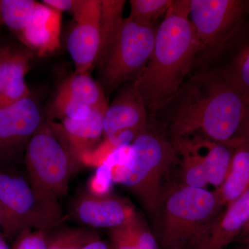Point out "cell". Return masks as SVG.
<instances>
[{
	"label": "cell",
	"mask_w": 249,
	"mask_h": 249,
	"mask_svg": "<svg viewBox=\"0 0 249 249\" xmlns=\"http://www.w3.org/2000/svg\"><path fill=\"white\" fill-rule=\"evenodd\" d=\"M174 0H131L128 17L147 25H155L160 18H164Z\"/></svg>",
	"instance_id": "cell-24"
},
{
	"label": "cell",
	"mask_w": 249,
	"mask_h": 249,
	"mask_svg": "<svg viewBox=\"0 0 249 249\" xmlns=\"http://www.w3.org/2000/svg\"><path fill=\"white\" fill-rule=\"evenodd\" d=\"M55 111L62 121L65 119L81 121L89 117L92 108L73 97L65 88L60 87L55 99Z\"/></svg>",
	"instance_id": "cell-25"
},
{
	"label": "cell",
	"mask_w": 249,
	"mask_h": 249,
	"mask_svg": "<svg viewBox=\"0 0 249 249\" xmlns=\"http://www.w3.org/2000/svg\"><path fill=\"white\" fill-rule=\"evenodd\" d=\"M24 160L45 231L53 230L65 219L60 201L66 196L71 176L81 162L58 126L47 122L31 139Z\"/></svg>",
	"instance_id": "cell-3"
},
{
	"label": "cell",
	"mask_w": 249,
	"mask_h": 249,
	"mask_svg": "<svg viewBox=\"0 0 249 249\" xmlns=\"http://www.w3.org/2000/svg\"><path fill=\"white\" fill-rule=\"evenodd\" d=\"M107 109H93L89 117L81 121L62 120L58 125L72 152L82 163L85 156L103 134V118Z\"/></svg>",
	"instance_id": "cell-16"
},
{
	"label": "cell",
	"mask_w": 249,
	"mask_h": 249,
	"mask_svg": "<svg viewBox=\"0 0 249 249\" xmlns=\"http://www.w3.org/2000/svg\"><path fill=\"white\" fill-rule=\"evenodd\" d=\"M166 109L170 138L199 136L234 148L249 139V100L215 70L190 76Z\"/></svg>",
	"instance_id": "cell-1"
},
{
	"label": "cell",
	"mask_w": 249,
	"mask_h": 249,
	"mask_svg": "<svg viewBox=\"0 0 249 249\" xmlns=\"http://www.w3.org/2000/svg\"><path fill=\"white\" fill-rule=\"evenodd\" d=\"M8 249V247H6V245H4V247H2V249Z\"/></svg>",
	"instance_id": "cell-35"
},
{
	"label": "cell",
	"mask_w": 249,
	"mask_h": 249,
	"mask_svg": "<svg viewBox=\"0 0 249 249\" xmlns=\"http://www.w3.org/2000/svg\"><path fill=\"white\" fill-rule=\"evenodd\" d=\"M43 123L30 97L0 109V169L19 168L29 142Z\"/></svg>",
	"instance_id": "cell-9"
},
{
	"label": "cell",
	"mask_w": 249,
	"mask_h": 249,
	"mask_svg": "<svg viewBox=\"0 0 249 249\" xmlns=\"http://www.w3.org/2000/svg\"><path fill=\"white\" fill-rule=\"evenodd\" d=\"M37 1L0 0V22L20 36L30 22Z\"/></svg>",
	"instance_id": "cell-21"
},
{
	"label": "cell",
	"mask_w": 249,
	"mask_h": 249,
	"mask_svg": "<svg viewBox=\"0 0 249 249\" xmlns=\"http://www.w3.org/2000/svg\"><path fill=\"white\" fill-rule=\"evenodd\" d=\"M109 237L111 249H139L127 224L109 229Z\"/></svg>",
	"instance_id": "cell-27"
},
{
	"label": "cell",
	"mask_w": 249,
	"mask_h": 249,
	"mask_svg": "<svg viewBox=\"0 0 249 249\" xmlns=\"http://www.w3.org/2000/svg\"><path fill=\"white\" fill-rule=\"evenodd\" d=\"M4 245L5 243L4 240H3L2 237L0 235V249H2V247H4Z\"/></svg>",
	"instance_id": "cell-33"
},
{
	"label": "cell",
	"mask_w": 249,
	"mask_h": 249,
	"mask_svg": "<svg viewBox=\"0 0 249 249\" xmlns=\"http://www.w3.org/2000/svg\"><path fill=\"white\" fill-rule=\"evenodd\" d=\"M148 111L133 85L124 90L108 106L103 118V134L109 139L132 131L140 133L148 127Z\"/></svg>",
	"instance_id": "cell-13"
},
{
	"label": "cell",
	"mask_w": 249,
	"mask_h": 249,
	"mask_svg": "<svg viewBox=\"0 0 249 249\" xmlns=\"http://www.w3.org/2000/svg\"><path fill=\"white\" fill-rule=\"evenodd\" d=\"M178 162L170 139L148 126L130 144L127 157L112 165L111 180L133 193L149 213L157 214L165 179Z\"/></svg>",
	"instance_id": "cell-4"
},
{
	"label": "cell",
	"mask_w": 249,
	"mask_h": 249,
	"mask_svg": "<svg viewBox=\"0 0 249 249\" xmlns=\"http://www.w3.org/2000/svg\"><path fill=\"white\" fill-rule=\"evenodd\" d=\"M249 235V222L247 223V225L245 226V228H244L243 231L241 232L240 237V239L245 238V237H247V236Z\"/></svg>",
	"instance_id": "cell-31"
},
{
	"label": "cell",
	"mask_w": 249,
	"mask_h": 249,
	"mask_svg": "<svg viewBox=\"0 0 249 249\" xmlns=\"http://www.w3.org/2000/svg\"><path fill=\"white\" fill-rule=\"evenodd\" d=\"M222 205L215 192L181 185L165 194L160 212V237L166 249L191 247ZM158 213V214H159Z\"/></svg>",
	"instance_id": "cell-5"
},
{
	"label": "cell",
	"mask_w": 249,
	"mask_h": 249,
	"mask_svg": "<svg viewBox=\"0 0 249 249\" xmlns=\"http://www.w3.org/2000/svg\"><path fill=\"white\" fill-rule=\"evenodd\" d=\"M200 153L209 184L216 189L225 181L231 165L234 147L199 136L190 137Z\"/></svg>",
	"instance_id": "cell-17"
},
{
	"label": "cell",
	"mask_w": 249,
	"mask_h": 249,
	"mask_svg": "<svg viewBox=\"0 0 249 249\" xmlns=\"http://www.w3.org/2000/svg\"><path fill=\"white\" fill-rule=\"evenodd\" d=\"M249 187V139L234 149L231 165L225 181L216 189V194L223 206L227 207Z\"/></svg>",
	"instance_id": "cell-18"
},
{
	"label": "cell",
	"mask_w": 249,
	"mask_h": 249,
	"mask_svg": "<svg viewBox=\"0 0 249 249\" xmlns=\"http://www.w3.org/2000/svg\"><path fill=\"white\" fill-rule=\"evenodd\" d=\"M241 241H242L243 243H245V245H248V244H249V235L245 237V238L241 239Z\"/></svg>",
	"instance_id": "cell-32"
},
{
	"label": "cell",
	"mask_w": 249,
	"mask_h": 249,
	"mask_svg": "<svg viewBox=\"0 0 249 249\" xmlns=\"http://www.w3.org/2000/svg\"><path fill=\"white\" fill-rule=\"evenodd\" d=\"M83 249H111V248L106 242L98 239V240L93 241L91 243L85 246Z\"/></svg>",
	"instance_id": "cell-30"
},
{
	"label": "cell",
	"mask_w": 249,
	"mask_h": 249,
	"mask_svg": "<svg viewBox=\"0 0 249 249\" xmlns=\"http://www.w3.org/2000/svg\"><path fill=\"white\" fill-rule=\"evenodd\" d=\"M0 227L15 241L32 229L45 231L27 175L19 168L0 169Z\"/></svg>",
	"instance_id": "cell-8"
},
{
	"label": "cell",
	"mask_w": 249,
	"mask_h": 249,
	"mask_svg": "<svg viewBox=\"0 0 249 249\" xmlns=\"http://www.w3.org/2000/svg\"><path fill=\"white\" fill-rule=\"evenodd\" d=\"M75 24L67 49L76 66V74L89 71L96 65L101 43V0H76L72 11Z\"/></svg>",
	"instance_id": "cell-10"
},
{
	"label": "cell",
	"mask_w": 249,
	"mask_h": 249,
	"mask_svg": "<svg viewBox=\"0 0 249 249\" xmlns=\"http://www.w3.org/2000/svg\"><path fill=\"white\" fill-rule=\"evenodd\" d=\"M158 26L124 18L98 56L99 76L107 93L140 74L151 58Z\"/></svg>",
	"instance_id": "cell-6"
},
{
	"label": "cell",
	"mask_w": 249,
	"mask_h": 249,
	"mask_svg": "<svg viewBox=\"0 0 249 249\" xmlns=\"http://www.w3.org/2000/svg\"><path fill=\"white\" fill-rule=\"evenodd\" d=\"M127 227L139 249H158L155 237L138 214Z\"/></svg>",
	"instance_id": "cell-26"
},
{
	"label": "cell",
	"mask_w": 249,
	"mask_h": 249,
	"mask_svg": "<svg viewBox=\"0 0 249 249\" xmlns=\"http://www.w3.org/2000/svg\"></svg>",
	"instance_id": "cell-36"
},
{
	"label": "cell",
	"mask_w": 249,
	"mask_h": 249,
	"mask_svg": "<svg viewBox=\"0 0 249 249\" xmlns=\"http://www.w3.org/2000/svg\"><path fill=\"white\" fill-rule=\"evenodd\" d=\"M61 17L60 11L37 2L21 39L41 55L55 52L60 47Z\"/></svg>",
	"instance_id": "cell-14"
},
{
	"label": "cell",
	"mask_w": 249,
	"mask_h": 249,
	"mask_svg": "<svg viewBox=\"0 0 249 249\" xmlns=\"http://www.w3.org/2000/svg\"><path fill=\"white\" fill-rule=\"evenodd\" d=\"M98 239L99 236L93 229L65 228L58 229L50 235L47 234V249H83Z\"/></svg>",
	"instance_id": "cell-23"
},
{
	"label": "cell",
	"mask_w": 249,
	"mask_h": 249,
	"mask_svg": "<svg viewBox=\"0 0 249 249\" xmlns=\"http://www.w3.org/2000/svg\"><path fill=\"white\" fill-rule=\"evenodd\" d=\"M62 87L73 98L92 109H107L108 107L102 86L91 78L89 71L74 73Z\"/></svg>",
	"instance_id": "cell-20"
},
{
	"label": "cell",
	"mask_w": 249,
	"mask_h": 249,
	"mask_svg": "<svg viewBox=\"0 0 249 249\" xmlns=\"http://www.w3.org/2000/svg\"><path fill=\"white\" fill-rule=\"evenodd\" d=\"M47 232L35 231L26 232L16 240L11 249H47Z\"/></svg>",
	"instance_id": "cell-28"
},
{
	"label": "cell",
	"mask_w": 249,
	"mask_h": 249,
	"mask_svg": "<svg viewBox=\"0 0 249 249\" xmlns=\"http://www.w3.org/2000/svg\"><path fill=\"white\" fill-rule=\"evenodd\" d=\"M242 249H249V244L246 245L245 247H244V248Z\"/></svg>",
	"instance_id": "cell-34"
},
{
	"label": "cell",
	"mask_w": 249,
	"mask_h": 249,
	"mask_svg": "<svg viewBox=\"0 0 249 249\" xmlns=\"http://www.w3.org/2000/svg\"><path fill=\"white\" fill-rule=\"evenodd\" d=\"M249 222V187L222 214L205 227L191 246L193 249H224L240 237Z\"/></svg>",
	"instance_id": "cell-12"
},
{
	"label": "cell",
	"mask_w": 249,
	"mask_h": 249,
	"mask_svg": "<svg viewBox=\"0 0 249 249\" xmlns=\"http://www.w3.org/2000/svg\"><path fill=\"white\" fill-rule=\"evenodd\" d=\"M29 61L27 53L0 49V109L30 96L25 80Z\"/></svg>",
	"instance_id": "cell-15"
},
{
	"label": "cell",
	"mask_w": 249,
	"mask_h": 249,
	"mask_svg": "<svg viewBox=\"0 0 249 249\" xmlns=\"http://www.w3.org/2000/svg\"><path fill=\"white\" fill-rule=\"evenodd\" d=\"M249 14L245 0H189V18L201 53L215 55Z\"/></svg>",
	"instance_id": "cell-7"
},
{
	"label": "cell",
	"mask_w": 249,
	"mask_h": 249,
	"mask_svg": "<svg viewBox=\"0 0 249 249\" xmlns=\"http://www.w3.org/2000/svg\"><path fill=\"white\" fill-rule=\"evenodd\" d=\"M201 48L189 18V0H174L157 27L151 58L132 82L147 111L157 113L188 78Z\"/></svg>",
	"instance_id": "cell-2"
},
{
	"label": "cell",
	"mask_w": 249,
	"mask_h": 249,
	"mask_svg": "<svg viewBox=\"0 0 249 249\" xmlns=\"http://www.w3.org/2000/svg\"><path fill=\"white\" fill-rule=\"evenodd\" d=\"M215 71L249 100V42L241 46L224 68Z\"/></svg>",
	"instance_id": "cell-22"
},
{
	"label": "cell",
	"mask_w": 249,
	"mask_h": 249,
	"mask_svg": "<svg viewBox=\"0 0 249 249\" xmlns=\"http://www.w3.org/2000/svg\"><path fill=\"white\" fill-rule=\"evenodd\" d=\"M170 141L178 152L183 185L206 188L209 183L204 163L193 140L189 137H174Z\"/></svg>",
	"instance_id": "cell-19"
},
{
	"label": "cell",
	"mask_w": 249,
	"mask_h": 249,
	"mask_svg": "<svg viewBox=\"0 0 249 249\" xmlns=\"http://www.w3.org/2000/svg\"><path fill=\"white\" fill-rule=\"evenodd\" d=\"M42 3L58 10L60 12L62 11L72 12L76 4V0H44Z\"/></svg>",
	"instance_id": "cell-29"
},
{
	"label": "cell",
	"mask_w": 249,
	"mask_h": 249,
	"mask_svg": "<svg viewBox=\"0 0 249 249\" xmlns=\"http://www.w3.org/2000/svg\"><path fill=\"white\" fill-rule=\"evenodd\" d=\"M132 203L112 195L83 193L73 202L70 215L90 229H108L128 224L137 217Z\"/></svg>",
	"instance_id": "cell-11"
}]
</instances>
